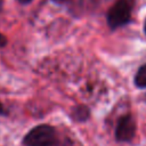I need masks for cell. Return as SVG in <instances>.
<instances>
[{"label": "cell", "mask_w": 146, "mask_h": 146, "mask_svg": "<svg viewBox=\"0 0 146 146\" xmlns=\"http://www.w3.org/2000/svg\"><path fill=\"white\" fill-rule=\"evenodd\" d=\"M22 144L23 146H56V129L50 124L35 125L24 136Z\"/></svg>", "instance_id": "obj_1"}, {"label": "cell", "mask_w": 146, "mask_h": 146, "mask_svg": "<svg viewBox=\"0 0 146 146\" xmlns=\"http://www.w3.org/2000/svg\"><path fill=\"white\" fill-rule=\"evenodd\" d=\"M132 8L133 3L131 0H116L106 14V22L111 30L127 25L131 21Z\"/></svg>", "instance_id": "obj_2"}, {"label": "cell", "mask_w": 146, "mask_h": 146, "mask_svg": "<svg viewBox=\"0 0 146 146\" xmlns=\"http://www.w3.org/2000/svg\"><path fill=\"white\" fill-rule=\"evenodd\" d=\"M136 135V122L130 114L122 115L114 130V138L119 143H130Z\"/></svg>", "instance_id": "obj_3"}, {"label": "cell", "mask_w": 146, "mask_h": 146, "mask_svg": "<svg viewBox=\"0 0 146 146\" xmlns=\"http://www.w3.org/2000/svg\"><path fill=\"white\" fill-rule=\"evenodd\" d=\"M71 117L76 122H84L90 117V110L86 105H76L72 108Z\"/></svg>", "instance_id": "obj_4"}, {"label": "cell", "mask_w": 146, "mask_h": 146, "mask_svg": "<svg viewBox=\"0 0 146 146\" xmlns=\"http://www.w3.org/2000/svg\"><path fill=\"white\" fill-rule=\"evenodd\" d=\"M133 83L139 89H146V64L141 65L135 74Z\"/></svg>", "instance_id": "obj_5"}, {"label": "cell", "mask_w": 146, "mask_h": 146, "mask_svg": "<svg viewBox=\"0 0 146 146\" xmlns=\"http://www.w3.org/2000/svg\"><path fill=\"white\" fill-rule=\"evenodd\" d=\"M6 44H7V38H6L3 34L0 33V48L5 47Z\"/></svg>", "instance_id": "obj_6"}, {"label": "cell", "mask_w": 146, "mask_h": 146, "mask_svg": "<svg viewBox=\"0 0 146 146\" xmlns=\"http://www.w3.org/2000/svg\"><path fill=\"white\" fill-rule=\"evenodd\" d=\"M6 114H7V111H6L5 106L0 103V115H6Z\"/></svg>", "instance_id": "obj_7"}, {"label": "cell", "mask_w": 146, "mask_h": 146, "mask_svg": "<svg viewBox=\"0 0 146 146\" xmlns=\"http://www.w3.org/2000/svg\"><path fill=\"white\" fill-rule=\"evenodd\" d=\"M54 3H56V5H62V3H65L67 0H51Z\"/></svg>", "instance_id": "obj_8"}, {"label": "cell", "mask_w": 146, "mask_h": 146, "mask_svg": "<svg viewBox=\"0 0 146 146\" xmlns=\"http://www.w3.org/2000/svg\"><path fill=\"white\" fill-rule=\"evenodd\" d=\"M21 5H27V3H30L31 1H33V0H17Z\"/></svg>", "instance_id": "obj_9"}, {"label": "cell", "mask_w": 146, "mask_h": 146, "mask_svg": "<svg viewBox=\"0 0 146 146\" xmlns=\"http://www.w3.org/2000/svg\"><path fill=\"white\" fill-rule=\"evenodd\" d=\"M144 32H145V34H146V21H145V23H144Z\"/></svg>", "instance_id": "obj_10"}]
</instances>
